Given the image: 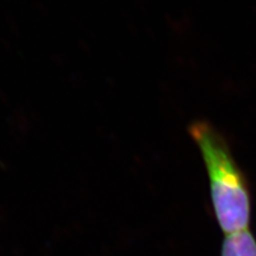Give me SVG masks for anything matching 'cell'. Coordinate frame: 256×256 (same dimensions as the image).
Listing matches in <instances>:
<instances>
[{
    "label": "cell",
    "instance_id": "1",
    "mask_svg": "<svg viewBox=\"0 0 256 256\" xmlns=\"http://www.w3.org/2000/svg\"><path fill=\"white\" fill-rule=\"evenodd\" d=\"M188 130L203 158L220 228L226 235L248 230L252 212L250 188L226 139L206 121L191 123Z\"/></svg>",
    "mask_w": 256,
    "mask_h": 256
},
{
    "label": "cell",
    "instance_id": "2",
    "mask_svg": "<svg viewBox=\"0 0 256 256\" xmlns=\"http://www.w3.org/2000/svg\"><path fill=\"white\" fill-rule=\"evenodd\" d=\"M221 256H256V239L249 230L228 235L222 244Z\"/></svg>",
    "mask_w": 256,
    "mask_h": 256
}]
</instances>
